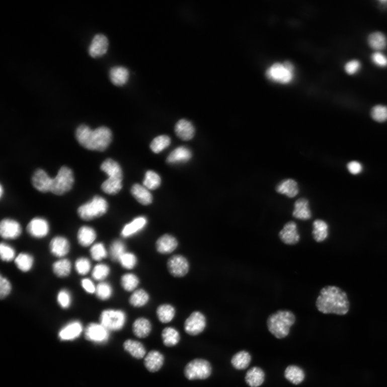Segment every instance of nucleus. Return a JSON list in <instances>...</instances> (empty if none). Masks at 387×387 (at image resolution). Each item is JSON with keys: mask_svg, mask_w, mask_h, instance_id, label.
<instances>
[{"mask_svg": "<svg viewBox=\"0 0 387 387\" xmlns=\"http://www.w3.org/2000/svg\"><path fill=\"white\" fill-rule=\"evenodd\" d=\"M279 238L283 243L287 246L297 244L299 241L300 236L296 223L294 221H289L286 223L279 232Z\"/></svg>", "mask_w": 387, "mask_h": 387, "instance_id": "14", "label": "nucleus"}, {"mask_svg": "<svg viewBox=\"0 0 387 387\" xmlns=\"http://www.w3.org/2000/svg\"><path fill=\"white\" fill-rule=\"evenodd\" d=\"M118 262L123 268L131 270L136 266L137 259L136 256L132 253L125 252L118 260Z\"/></svg>", "mask_w": 387, "mask_h": 387, "instance_id": "53", "label": "nucleus"}, {"mask_svg": "<svg viewBox=\"0 0 387 387\" xmlns=\"http://www.w3.org/2000/svg\"><path fill=\"white\" fill-rule=\"evenodd\" d=\"M0 257L3 261L8 263L12 262L17 257L15 249L5 243L0 245Z\"/></svg>", "mask_w": 387, "mask_h": 387, "instance_id": "52", "label": "nucleus"}, {"mask_svg": "<svg viewBox=\"0 0 387 387\" xmlns=\"http://www.w3.org/2000/svg\"><path fill=\"white\" fill-rule=\"evenodd\" d=\"M74 267L78 274L85 275L91 271L92 265L88 258L82 257L76 259Z\"/></svg>", "mask_w": 387, "mask_h": 387, "instance_id": "51", "label": "nucleus"}, {"mask_svg": "<svg viewBox=\"0 0 387 387\" xmlns=\"http://www.w3.org/2000/svg\"><path fill=\"white\" fill-rule=\"evenodd\" d=\"M12 291V285L10 281L3 275L0 276V298L5 299L9 296Z\"/></svg>", "mask_w": 387, "mask_h": 387, "instance_id": "55", "label": "nucleus"}, {"mask_svg": "<svg viewBox=\"0 0 387 387\" xmlns=\"http://www.w3.org/2000/svg\"><path fill=\"white\" fill-rule=\"evenodd\" d=\"M175 307L170 304L161 305L157 309L158 319L163 323H168L172 321L175 318Z\"/></svg>", "mask_w": 387, "mask_h": 387, "instance_id": "39", "label": "nucleus"}, {"mask_svg": "<svg viewBox=\"0 0 387 387\" xmlns=\"http://www.w3.org/2000/svg\"><path fill=\"white\" fill-rule=\"evenodd\" d=\"M162 338L164 345L169 347L176 346L180 341L178 331L172 327H167L163 330Z\"/></svg>", "mask_w": 387, "mask_h": 387, "instance_id": "38", "label": "nucleus"}, {"mask_svg": "<svg viewBox=\"0 0 387 387\" xmlns=\"http://www.w3.org/2000/svg\"><path fill=\"white\" fill-rule=\"evenodd\" d=\"M121 283L122 287L125 290L132 291L137 287L139 280L136 275L127 273L122 276Z\"/></svg>", "mask_w": 387, "mask_h": 387, "instance_id": "45", "label": "nucleus"}, {"mask_svg": "<svg viewBox=\"0 0 387 387\" xmlns=\"http://www.w3.org/2000/svg\"><path fill=\"white\" fill-rule=\"evenodd\" d=\"M108 204L100 196H95L92 200L78 208V214L81 219L89 221L99 218L107 212Z\"/></svg>", "mask_w": 387, "mask_h": 387, "instance_id": "4", "label": "nucleus"}, {"mask_svg": "<svg viewBox=\"0 0 387 387\" xmlns=\"http://www.w3.org/2000/svg\"><path fill=\"white\" fill-rule=\"evenodd\" d=\"M0 190H1V197H2V195L3 194V188L2 186H1V189H0Z\"/></svg>", "mask_w": 387, "mask_h": 387, "instance_id": "60", "label": "nucleus"}, {"mask_svg": "<svg viewBox=\"0 0 387 387\" xmlns=\"http://www.w3.org/2000/svg\"><path fill=\"white\" fill-rule=\"evenodd\" d=\"M285 377L290 383L298 385L304 380L305 373L301 368L296 365H290L285 369Z\"/></svg>", "mask_w": 387, "mask_h": 387, "instance_id": "36", "label": "nucleus"}, {"mask_svg": "<svg viewBox=\"0 0 387 387\" xmlns=\"http://www.w3.org/2000/svg\"><path fill=\"white\" fill-rule=\"evenodd\" d=\"M152 330L151 322L144 318L137 319L132 325L133 334L139 338H145Z\"/></svg>", "mask_w": 387, "mask_h": 387, "instance_id": "27", "label": "nucleus"}, {"mask_svg": "<svg viewBox=\"0 0 387 387\" xmlns=\"http://www.w3.org/2000/svg\"><path fill=\"white\" fill-rule=\"evenodd\" d=\"M22 228L18 221L11 218H5L0 223V235L4 240H13L20 238Z\"/></svg>", "mask_w": 387, "mask_h": 387, "instance_id": "10", "label": "nucleus"}, {"mask_svg": "<svg viewBox=\"0 0 387 387\" xmlns=\"http://www.w3.org/2000/svg\"><path fill=\"white\" fill-rule=\"evenodd\" d=\"M51 254L60 259L64 258L70 250L69 241L64 236H58L53 238L49 244Z\"/></svg>", "mask_w": 387, "mask_h": 387, "instance_id": "15", "label": "nucleus"}, {"mask_svg": "<svg viewBox=\"0 0 387 387\" xmlns=\"http://www.w3.org/2000/svg\"><path fill=\"white\" fill-rule=\"evenodd\" d=\"M90 254L93 260L100 262L107 257L108 251L104 244L97 243L94 244L91 247Z\"/></svg>", "mask_w": 387, "mask_h": 387, "instance_id": "49", "label": "nucleus"}, {"mask_svg": "<svg viewBox=\"0 0 387 387\" xmlns=\"http://www.w3.org/2000/svg\"><path fill=\"white\" fill-rule=\"evenodd\" d=\"M97 238V234L94 229L89 226H83L79 229L77 240L79 244L83 247H92Z\"/></svg>", "mask_w": 387, "mask_h": 387, "instance_id": "20", "label": "nucleus"}, {"mask_svg": "<svg viewBox=\"0 0 387 387\" xmlns=\"http://www.w3.org/2000/svg\"><path fill=\"white\" fill-rule=\"evenodd\" d=\"M149 301V295L143 289H139L133 292L129 298V302L134 307L144 306Z\"/></svg>", "mask_w": 387, "mask_h": 387, "instance_id": "42", "label": "nucleus"}, {"mask_svg": "<svg viewBox=\"0 0 387 387\" xmlns=\"http://www.w3.org/2000/svg\"><path fill=\"white\" fill-rule=\"evenodd\" d=\"M50 177L42 169L35 171L32 178L34 187L39 192H49V180Z\"/></svg>", "mask_w": 387, "mask_h": 387, "instance_id": "24", "label": "nucleus"}, {"mask_svg": "<svg viewBox=\"0 0 387 387\" xmlns=\"http://www.w3.org/2000/svg\"><path fill=\"white\" fill-rule=\"evenodd\" d=\"M360 62L358 60H352L347 62L345 65L346 72L350 75L356 73L360 68Z\"/></svg>", "mask_w": 387, "mask_h": 387, "instance_id": "56", "label": "nucleus"}, {"mask_svg": "<svg viewBox=\"0 0 387 387\" xmlns=\"http://www.w3.org/2000/svg\"><path fill=\"white\" fill-rule=\"evenodd\" d=\"M251 361V355L246 351H241L236 353L231 360L233 366L238 370L247 369L249 366Z\"/></svg>", "mask_w": 387, "mask_h": 387, "instance_id": "37", "label": "nucleus"}, {"mask_svg": "<svg viewBox=\"0 0 387 387\" xmlns=\"http://www.w3.org/2000/svg\"><path fill=\"white\" fill-rule=\"evenodd\" d=\"M278 193L285 195L290 198L295 197L299 192L298 184L296 181L293 179L283 180L276 187Z\"/></svg>", "mask_w": 387, "mask_h": 387, "instance_id": "29", "label": "nucleus"}, {"mask_svg": "<svg viewBox=\"0 0 387 387\" xmlns=\"http://www.w3.org/2000/svg\"><path fill=\"white\" fill-rule=\"evenodd\" d=\"M206 325V319L204 315L199 312H195L186 320L184 330L188 335L195 336L201 334Z\"/></svg>", "mask_w": 387, "mask_h": 387, "instance_id": "9", "label": "nucleus"}, {"mask_svg": "<svg viewBox=\"0 0 387 387\" xmlns=\"http://www.w3.org/2000/svg\"><path fill=\"white\" fill-rule=\"evenodd\" d=\"M101 170L109 178L123 180V173L120 165L112 159H107L101 166Z\"/></svg>", "mask_w": 387, "mask_h": 387, "instance_id": "31", "label": "nucleus"}, {"mask_svg": "<svg viewBox=\"0 0 387 387\" xmlns=\"http://www.w3.org/2000/svg\"><path fill=\"white\" fill-rule=\"evenodd\" d=\"M164 355L159 351H149L145 357L144 364L149 372L156 373L159 371L164 364Z\"/></svg>", "mask_w": 387, "mask_h": 387, "instance_id": "18", "label": "nucleus"}, {"mask_svg": "<svg viewBox=\"0 0 387 387\" xmlns=\"http://www.w3.org/2000/svg\"><path fill=\"white\" fill-rule=\"evenodd\" d=\"M110 273V267L105 264H98L92 271V276L94 280L100 282L104 281Z\"/></svg>", "mask_w": 387, "mask_h": 387, "instance_id": "47", "label": "nucleus"}, {"mask_svg": "<svg viewBox=\"0 0 387 387\" xmlns=\"http://www.w3.org/2000/svg\"><path fill=\"white\" fill-rule=\"evenodd\" d=\"M123 348L134 358L141 359L146 356L145 347L139 341L133 340V339H127L123 343Z\"/></svg>", "mask_w": 387, "mask_h": 387, "instance_id": "21", "label": "nucleus"}, {"mask_svg": "<svg viewBox=\"0 0 387 387\" xmlns=\"http://www.w3.org/2000/svg\"><path fill=\"white\" fill-rule=\"evenodd\" d=\"M109 42L107 37L102 34L95 36L89 49L90 56L94 58L101 57L105 55L108 49Z\"/></svg>", "mask_w": 387, "mask_h": 387, "instance_id": "16", "label": "nucleus"}, {"mask_svg": "<svg viewBox=\"0 0 387 387\" xmlns=\"http://www.w3.org/2000/svg\"><path fill=\"white\" fill-rule=\"evenodd\" d=\"M171 139L167 135H162L155 138L152 141L150 148L155 153L161 152L171 144Z\"/></svg>", "mask_w": 387, "mask_h": 387, "instance_id": "48", "label": "nucleus"}, {"mask_svg": "<svg viewBox=\"0 0 387 387\" xmlns=\"http://www.w3.org/2000/svg\"><path fill=\"white\" fill-rule=\"evenodd\" d=\"M85 335L88 340L98 343L107 341L109 337V331L101 323H91L86 327Z\"/></svg>", "mask_w": 387, "mask_h": 387, "instance_id": "13", "label": "nucleus"}, {"mask_svg": "<svg viewBox=\"0 0 387 387\" xmlns=\"http://www.w3.org/2000/svg\"><path fill=\"white\" fill-rule=\"evenodd\" d=\"M124 243L120 240H115L112 242L109 248V254L113 261H118L126 252Z\"/></svg>", "mask_w": 387, "mask_h": 387, "instance_id": "43", "label": "nucleus"}, {"mask_svg": "<svg viewBox=\"0 0 387 387\" xmlns=\"http://www.w3.org/2000/svg\"><path fill=\"white\" fill-rule=\"evenodd\" d=\"M74 182V178L72 170L66 167H62L59 170L56 177L50 178L49 192L57 195H64L72 189Z\"/></svg>", "mask_w": 387, "mask_h": 387, "instance_id": "5", "label": "nucleus"}, {"mask_svg": "<svg viewBox=\"0 0 387 387\" xmlns=\"http://www.w3.org/2000/svg\"><path fill=\"white\" fill-rule=\"evenodd\" d=\"M318 310L324 314L345 315L349 312L350 303L347 294L335 286L321 289L316 301Z\"/></svg>", "mask_w": 387, "mask_h": 387, "instance_id": "1", "label": "nucleus"}, {"mask_svg": "<svg viewBox=\"0 0 387 387\" xmlns=\"http://www.w3.org/2000/svg\"><path fill=\"white\" fill-rule=\"evenodd\" d=\"M83 331L81 322L73 321L67 324L59 331V337L62 341L73 340L80 336Z\"/></svg>", "mask_w": 387, "mask_h": 387, "instance_id": "17", "label": "nucleus"}, {"mask_svg": "<svg viewBox=\"0 0 387 387\" xmlns=\"http://www.w3.org/2000/svg\"><path fill=\"white\" fill-rule=\"evenodd\" d=\"M161 184V178L157 173L152 171H148L143 181L144 186L150 190H155Z\"/></svg>", "mask_w": 387, "mask_h": 387, "instance_id": "44", "label": "nucleus"}, {"mask_svg": "<svg viewBox=\"0 0 387 387\" xmlns=\"http://www.w3.org/2000/svg\"><path fill=\"white\" fill-rule=\"evenodd\" d=\"M126 319L125 313L122 311L106 309L101 313L100 322L109 331H116L124 327Z\"/></svg>", "mask_w": 387, "mask_h": 387, "instance_id": "8", "label": "nucleus"}, {"mask_svg": "<svg viewBox=\"0 0 387 387\" xmlns=\"http://www.w3.org/2000/svg\"><path fill=\"white\" fill-rule=\"evenodd\" d=\"M28 233L36 239L45 238L50 232V225L47 221L41 217L31 219L27 227Z\"/></svg>", "mask_w": 387, "mask_h": 387, "instance_id": "12", "label": "nucleus"}, {"mask_svg": "<svg viewBox=\"0 0 387 387\" xmlns=\"http://www.w3.org/2000/svg\"><path fill=\"white\" fill-rule=\"evenodd\" d=\"M265 374L264 370L258 367L250 368L247 372L245 380L250 387H259L265 381Z\"/></svg>", "mask_w": 387, "mask_h": 387, "instance_id": "26", "label": "nucleus"}, {"mask_svg": "<svg viewBox=\"0 0 387 387\" xmlns=\"http://www.w3.org/2000/svg\"><path fill=\"white\" fill-rule=\"evenodd\" d=\"M293 216L296 219L302 220H309L312 218V214L309 208V203L307 199L301 198L295 202Z\"/></svg>", "mask_w": 387, "mask_h": 387, "instance_id": "22", "label": "nucleus"}, {"mask_svg": "<svg viewBox=\"0 0 387 387\" xmlns=\"http://www.w3.org/2000/svg\"><path fill=\"white\" fill-rule=\"evenodd\" d=\"M168 268L172 275L181 278L188 273L189 265L185 257L178 255L173 256L169 259Z\"/></svg>", "mask_w": 387, "mask_h": 387, "instance_id": "11", "label": "nucleus"}, {"mask_svg": "<svg viewBox=\"0 0 387 387\" xmlns=\"http://www.w3.org/2000/svg\"><path fill=\"white\" fill-rule=\"evenodd\" d=\"M147 223L145 217H138L134 219L130 223L126 224L122 229L121 235L123 238H129L142 230Z\"/></svg>", "mask_w": 387, "mask_h": 387, "instance_id": "33", "label": "nucleus"}, {"mask_svg": "<svg viewBox=\"0 0 387 387\" xmlns=\"http://www.w3.org/2000/svg\"><path fill=\"white\" fill-rule=\"evenodd\" d=\"M72 263L69 260L61 258L53 263L52 271L58 277L63 278L69 275L72 271Z\"/></svg>", "mask_w": 387, "mask_h": 387, "instance_id": "35", "label": "nucleus"}, {"mask_svg": "<svg viewBox=\"0 0 387 387\" xmlns=\"http://www.w3.org/2000/svg\"><path fill=\"white\" fill-rule=\"evenodd\" d=\"M347 168L353 175H358L362 170L361 165L357 162H350L347 165Z\"/></svg>", "mask_w": 387, "mask_h": 387, "instance_id": "59", "label": "nucleus"}, {"mask_svg": "<svg viewBox=\"0 0 387 387\" xmlns=\"http://www.w3.org/2000/svg\"><path fill=\"white\" fill-rule=\"evenodd\" d=\"M131 192L136 200L141 204L147 205L152 202L153 197L151 194L144 186L138 184L133 185Z\"/></svg>", "mask_w": 387, "mask_h": 387, "instance_id": "32", "label": "nucleus"}, {"mask_svg": "<svg viewBox=\"0 0 387 387\" xmlns=\"http://www.w3.org/2000/svg\"><path fill=\"white\" fill-rule=\"evenodd\" d=\"M192 156L190 149L185 146H180L173 150L167 161L171 164L186 163L191 159Z\"/></svg>", "mask_w": 387, "mask_h": 387, "instance_id": "28", "label": "nucleus"}, {"mask_svg": "<svg viewBox=\"0 0 387 387\" xmlns=\"http://www.w3.org/2000/svg\"><path fill=\"white\" fill-rule=\"evenodd\" d=\"M76 138L84 148L92 151H104L112 140V132L106 126L94 130L86 125L79 126L75 132Z\"/></svg>", "mask_w": 387, "mask_h": 387, "instance_id": "2", "label": "nucleus"}, {"mask_svg": "<svg viewBox=\"0 0 387 387\" xmlns=\"http://www.w3.org/2000/svg\"><path fill=\"white\" fill-rule=\"evenodd\" d=\"M122 180L108 178L102 184V191L109 195H115L119 192L122 188Z\"/></svg>", "mask_w": 387, "mask_h": 387, "instance_id": "41", "label": "nucleus"}, {"mask_svg": "<svg viewBox=\"0 0 387 387\" xmlns=\"http://www.w3.org/2000/svg\"><path fill=\"white\" fill-rule=\"evenodd\" d=\"M178 246V243L175 237L166 234L157 240L156 249L160 254H170L175 251Z\"/></svg>", "mask_w": 387, "mask_h": 387, "instance_id": "19", "label": "nucleus"}, {"mask_svg": "<svg viewBox=\"0 0 387 387\" xmlns=\"http://www.w3.org/2000/svg\"><path fill=\"white\" fill-rule=\"evenodd\" d=\"M81 285L84 290L90 294L96 293L97 286L93 281L89 278H84L81 281Z\"/></svg>", "mask_w": 387, "mask_h": 387, "instance_id": "57", "label": "nucleus"}, {"mask_svg": "<svg viewBox=\"0 0 387 387\" xmlns=\"http://www.w3.org/2000/svg\"><path fill=\"white\" fill-rule=\"evenodd\" d=\"M211 373L210 363L203 359H195L189 362L184 369L185 377L191 381L205 380Z\"/></svg>", "mask_w": 387, "mask_h": 387, "instance_id": "6", "label": "nucleus"}, {"mask_svg": "<svg viewBox=\"0 0 387 387\" xmlns=\"http://www.w3.org/2000/svg\"><path fill=\"white\" fill-rule=\"evenodd\" d=\"M294 67L290 62L275 63L266 71L268 79L273 82L287 84L291 82L294 78Z\"/></svg>", "mask_w": 387, "mask_h": 387, "instance_id": "7", "label": "nucleus"}, {"mask_svg": "<svg viewBox=\"0 0 387 387\" xmlns=\"http://www.w3.org/2000/svg\"><path fill=\"white\" fill-rule=\"evenodd\" d=\"M109 78L114 85L122 86L128 83L129 79V72L127 68L123 66H115L110 69Z\"/></svg>", "mask_w": 387, "mask_h": 387, "instance_id": "23", "label": "nucleus"}, {"mask_svg": "<svg viewBox=\"0 0 387 387\" xmlns=\"http://www.w3.org/2000/svg\"><path fill=\"white\" fill-rule=\"evenodd\" d=\"M57 301L59 305L62 309L69 308L72 303V296L70 292L66 289H61L57 296Z\"/></svg>", "mask_w": 387, "mask_h": 387, "instance_id": "50", "label": "nucleus"}, {"mask_svg": "<svg viewBox=\"0 0 387 387\" xmlns=\"http://www.w3.org/2000/svg\"><path fill=\"white\" fill-rule=\"evenodd\" d=\"M329 226L325 220L318 219L313 224L312 235L313 239L317 243L325 241L329 235Z\"/></svg>", "mask_w": 387, "mask_h": 387, "instance_id": "30", "label": "nucleus"}, {"mask_svg": "<svg viewBox=\"0 0 387 387\" xmlns=\"http://www.w3.org/2000/svg\"><path fill=\"white\" fill-rule=\"evenodd\" d=\"M295 321V315L293 312L289 310H279L268 317L267 328L275 338L283 339L289 334L290 328Z\"/></svg>", "mask_w": 387, "mask_h": 387, "instance_id": "3", "label": "nucleus"}, {"mask_svg": "<svg viewBox=\"0 0 387 387\" xmlns=\"http://www.w3.org/2000/svg\"><path fill=\"white\" fill-rule=\"evenodd\" d=\"M16 266L22 272L27 273L32 270L34 265V257L26 252L21 253L14 260Z\"/></svg>", "mask_w": 387, "mask_h": 387, "instance_id": "34", "label": "nucleus"}, {"mask_svg": "<svg viewBox=\"0 0 387 387\" xmlns=\"http://www.w3.org/2000/svg\"><path fill=\"white\" fill-rule=\"evenodd\" d=\"M371 58L374 64L378 66L385 67L387 66V58L381 52H376L373 53Z\"/></svg>", "mask_w": 387, "mask_h": 387, "instance_id": "58", "label": "nucleus"}, {"mask_svg": "<svg viewBox=\"0 0 387 387\" xmlns=\"http://www.w3.org/2000/svg\"><path fill=\"white\" fill-rule=\"evenodd\" d=\"M113 293V287L110 283L102 281L97 286L96 294L97 297L102 301H106L112 297Z\"/></svg>", "mask_w": 387, "mask_h": 387, "instance_id": "46", "label": "nucleus"}, {"mask_svg": "<svg viewBox=\"0 0 387 387\" xmlns=\"http://www.w3.org/2000/svg\"><path fill=\"white\" fill-rule=\"evenodd\" d=\"M175 132L178 137L183 140L192 139L195 134L194 126L191 122L183 119L179 121L175 126Z\"/></svg>", "mask_w": 387, "mask_h": 387, "instance_id": "25", "label": "nucleus"}, {"mask_svg": "<svg viewBox=\"0 0 387 387\" xmlns=\"http://www.w3.org/2000/svg\"><path fill=\"white\" fill-rule=\"evenodd\" d=\"M370 114L374 120L383 122L387 120V107L377 105L371 110Z\"/></svg>", "mask_w": 387, "mask_h": 387, "instance_id": "54", "label": "nucleus"}, {"mask_svg": "<svg viewBox=\"0 0 387 387\" xmlns=\"http://www.w3.org/2000/svg\"><path fill=\"white\" fill-rule=\"evenodd\" d=\"M368 43L371 48L376 51H380L385 48L387 42L384 35L377 31V32L373 33L369 35Z\"/></svg>", "mask_w": 387, "mask_h": 387, "instance_id": "40", "label": "nucleus"}]
</instances>
